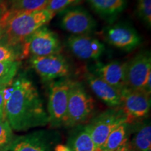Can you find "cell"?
Returning a JSON list of instances; mask_svg holds the SVG:
<instances>
[{
    "label": "cell",
    "mask_w": 151,
    "mask_h": 151,
    "mask_svg": "<svg viewBox=\"0 0 151 151\" xmlns=\"http://www.w3.org/2000/svg\"><path fill=\"white\" fill-rule=\"evenodd\" d=\"M8 92L4 112L12 129L24 132L49 124L48 112L32 81L21 76L8 86Z\"/></svg>",
    "instance_id": "1"
},
{
    "label": "cell",
    "mask_w": 151,
    "mask_h": 151,
    "mask_svg": "<svg viewBox=\"0 0 151 151\" xmlns=\"http://www.w3.org/2000/svg\"><path fill=\"white\" fill-rule=\"evenodd\" d=\"M54 16L46 9L24 12L6 11L0 18L6 43L13 47L23 43L39 28L46 26Z\"/></svg>",
    "instance_id": "2"
},
{
    "label": "cell",
    "mask_w": 151,
    "mask_h": 151,
    "mask_svg": "<svg viewBox=\"0 0 151 151\" xmlns=\"http://www.w3.org/2000/svg\"><path fill=\"white\" fill-rule=\"evenodd\" d=\"M95 103L78 81H71L68 96L67 113L64 122L66 127H77L88 121L94 111Z\"/></svg>",
    "instance_id": "3"
},
{
    "label": "cell",
    "mask_w": 151,
    "mask_h": 151,
    "mask_svg": "<svg viewBox=\"0 0 151 151\" xmlns=\"http://www.w3.org/2000/svg\"><path fill=\"white\" fill-rule=\"evenodd\" d=\"M62 46L53 31L46 26L39 28L22 43L20 59L27 57H42L60 54Z\"/></svg>",
    "instance_id": "4"
},
{
    "label": "cell",
    "mask_w": 151,
    "mask_h": 151,
    "mask_svg": "<svg viewBox=\"0 0 151 151\" xmlns=\"http://www.w3.org/2000/svg\"><path fill=\"white\" fill-rule=\"evenodd\" d=\"M125 122H129L127 117L119 106L101 113L86 125L95 146L101 149L111 132Z\"/></svg>",
    "instance_id": "5"
},
{
    "label": "cell",
    "mask_w": 151,
    "mask_h": 151,
    "mask_svg": "<svg viewBox=\"0 0 151 151\" xmlns=\"http://www.w3.org/2000/svg\"><path fill=\"white\" fill-rule=\"evenodd\" d=\"M70 83L71 80L62 78L51 82L49 86L48 115L49 124L52 127H59L64 124Z\"/></svg>",
    "instance_id": "6"
},
{
    "label": "cell",
    "mask_w": 151,
    "mask_h": 151,
    "mask_svg": "<svg viewBox=\"0 0 151 151\" xmlns=\"http://www.w3.org/2000/svg\"><path fill=\"white\" fill-rule=\"evenodd\" d=\"M30 65L43 82L65 78L71 73L70 65L61 54L31 57Z\"/></svg>",
    "instance_id": "7"
},
{
    "label": "cell",
    "mask_w": 151,
    "mask_h": 151,
    "mask_svg": "<svg viewBox=\"0 0 151 151\" xmlns=\"http://www.w3.org/2000/svg\"><path fill=\"white\" fill-rule=\"evenodd\" d=\"M120 107L127 117L129 123L142 121L150 109V95L142 90L125 88L121 91Z\"/></svg>",
    "instance_id": "8"
},
{
    "label": "cell",
    "mask_w": 151,
    "mask_h": 151,
    "mask_svg": "<svg viewBox=\"0 0 151 151\" xmlns=\"http://www.w3.org/2000/svg\"><path fill=\"white\" fill-rule=\"evenodd\" d=\"M151 73L150 52H141L126 62L125 83L128 88L142 90L145 81Z\"/></svg>",
    "instance_id": "9"
},
{
    "label": "cell",
    "mask_w": 151,
    "mask_h": 151,
    "mask_svg": "<svg viewBox=\"0 0 151 151\" xmlns=\"http://www.w3.org/2000/svg\"><path fill=\"white\" fill-rule=\"evenodd\" d=\"M60 25L72 35H88L97 27V23L89 13L83 8H73L65 11Z\"/></svg>",
    "instance_id": "10"
},
{
    "label": "cell",
    "mask_w": 151,
    "mask_h": 151,
    "mask_svg": "<svg viewBox=\"0 0 151 151\" xmlns=\"http://www.w3.org/2000/svg\"><path fill=\"white\" fill-rule=\"evenodd\" d=\"M66 43L76 58L83 60H97L105 50L104 45L101 41L89 35H71Z\"/></svg>",
    "instance_id": "11"
},
{
    "label": "cell",
    "mask_w": 151,
    "mask_h": 151,
    "mask_svg": "<svg viewBox=\"0 0 151 151\" xmlns=\"http://www.w3.org/2000/svg\"><path fill=\"white\" fill-rule=\"evenodd\" d=\"M104 39L109 44L125 51L133 50L141 42L137 32L131 26L122 23L106 28L104 31Z\"/></svg>",
    "instance_id": "12"
},
{
    "label": "cell",
    "mask_w": 151,
    "mask_h": 151,
    "mask_svg": "<svg viewBox=\"0 0 151 151\" xmlns=\"http://www.w3.org/2000/svg\"><path fill=\"white\" fill-rule=\"evenodd\" d=\"M125 67L126 62H97L93 66L92 73L113 88L122 91L127 88L125 83Z\"/></svg>",
    "instance_id": "13"
},
{
    "label": "cell",
    "mask_w": 151,
    "mask_h": 151,
    "mask_svg": "<svg viewBox=\"0 0 151 151\" xmlns=\"http://www.w3.org/2000/svg\"><path fill=\"white\" fill-rule=\"evenodd\" d=\"M85 78L90 89L100 100L110 108L120 106L121 104V91L110 86L91 71L86 70Z\"/></svg>",
    "instance_id": "14"
},
{
    "label": "cell",
    "mask_w": 151,
    "mask_h": 151,
    "mask_svg": "<svg viewBox=\"0 0 151 151\" xmlns=\"http://www.w3.org/2000/svg\"><path fill=\"white\" fill-rule=\"evenodd\" d=\"M9 151H52L43 132L14 137Z\"/></svg>",
    "instance_id": "15"
},
{
    "label": "cell",
    "mask_w": 151,
    "mask_h": 151,
    "mask_svg": "<svg viewBox=\"0 0 151 151\" xmlns=\"http://www.w3.org/2000/svg\"><path fill=\"white\" fill-rule=\"evenodd\" d=\"M133 123L125 122L118 126L109 135L101 149L111 151H128Z\"/></svg>",
    "instance_id": "16"
},
{
    "label": "cell",
    "mask_w": 151,
    "mask_h": 151,
    "mask_svg": "<svg viewBox=\"0 0 151 151\" xmlns=\"http://www.w3.org/2000/svg\"><path fill=\"white\" fill-rule=\"evenodd\" d=\"M132 139L129 140L128 151H146L151 150V126L148 121L133 123Z\"/></svg>",
    "instance_id": "17"
},
{
    "label": "cell",
    "mask_w": 151,
    "mask_h": 151,
    "mask_svg": "<svg viewBox=\"0 0 151 151\" xmlns=\"http://www.w3.org/2000/svg\"><path fill=\"white\" fill-rule=\"evenodd\" d=\"M71 134L67 146L70 151H97L87 125L77 126Z\"/></svg>",
    "instance_id": "18"
},
{
    "label": "cell",
    "mask_w": 151,
    "mask_h": 151,
    "mask_svg": "<svg viewBox=\"0 0 151 151\" xmlns=\"http://www.w3.org/2000/svg\"><path fill=\"white\" fill-rule=\"evenodd\" d=\"M96 12L104 17H114L123 11L125 0H88Z\"/></svg>",
    "instance_id": "19"
},
{
    "label": "cell",
    "mask_w": 151,
    "mask_h": 151,
    "mask_svg": "<svg viewBox=\"0 0 151 151\" xmlns=\"http://www.w3.org/2000/svg\"><path fill=\"white\" fill-rule=\"evenodd\" d=\"M49 0H14L11 11L24 12L46 9Z\"/></svg>",
    "instance_id": "20"
},
{
    "label": "cell",
    "mask_w": 151,
    "mask_h": 151,
    "mask_svg": "<svg viewBox=\"0 0 151 151\" xmlns=\"http://www.w3.org/2000/svg\"><path fill=\"white\" fill-rule=\"evenodd\" d=\"M18 61L0 62V84H9L14 81L18 72Z\"/></svg>",
    "instance_id": "21"
},
{
    "label": "cell",
    "mask_w": 151,
    "mask_h": 151,
    "mask_svg": "<svg viewBox=\"0 0 151 151\" xmlns=\"http://www.w3.org/2000/svg\"><path fill=\"white\" fill-rule=\"evenodd\" d=\"M14 139L13 129L6 119L0 120V151H9Z\"/></svg>",
    "instance_id": "22"
},
{
    "label": "cell",
    "mask_w": 151,
    "mask_h": 151,
    "mask_svg": "<svg viewBox=\"0 0 151 151\" xmlns=\"http://www.w3.org/2000/svg\"><path fill=\"white\" fill-rule=\"evenodd\" d=\"M82 0H49L46 9L54 15L67 10L69 7L74 6Z\"/></svg>",
    "instance_id": "23"
},
{
    "label": "cell",
    "mask_w": 151,
    "mask_h": 151,
    "mask_svg": "<svg viewBox=\"0 0 151 151\" xmlns=\"http://www.w3.org/2000/svg\"><path fill=\"white\" fill-rule=\"evenodd\" d=\"M137 12L141 20L149 27L151 26V0H139Z\"/></svg>",
    "instance_id": "24"
},
{
    "label": "cell",
    "mask_w": 151,
    "mask_h": 151,
    "mask_svg": "<svg viewBox=\"0 0 151 151\" xmlns=\"http://www.w3.org/2000/svg\"><path fill=\"white\" fill-rule=\"evenodd\" d=\"M18 53L14 47L6 43H0V62L18 61Z\"/></svg>",
    "instance_id": "25"
},
{
    "label": "cell",
    "mask_w": 151,
    "mask_h": 151,
    "mask_svg": "<svg viewBox=\"0 0 151 151\" xmlns=\"http://www.w3.org/2000/svg\"><path fill=\"white\" fill-rule=\"evenodd\" d=\"M9 84H0V120L6 119L4 112L6 102L5 94L6 90Z\"/></svg>",
    "instance_id": "26"
},
{
    "label": "cell",
    "mask_w": 151,
    "mask_h": 151,
    "mask_svg": "<svg viewBox=\"0 0 151 151\" xmlns=\"http://www.w3.org/2000/svg\"><path fill=\"white\" fill-rule=\"evenodd\" d=\"M54 151H70V150L67 146L60 144L55 147Z\"/></svg>",
    "instance_id": "27"
},
{
    "label": "cell",
    "mask_w": 151,
    "mask_h": 151,
    "mask_svg": "<svg viewBox=\"0 0 151 151\" xmlns=\"http://www.w3.org/2000/svg\"><path fill=\"white\" fill-rule=\"evenodd\" d=\"M4 37V30L2 26L0 24V40H1Z\"/></svg>",
    "instance_id": "28"
},
{
    "label": "cell",
    "mask_w": 151,
    "mask_h": 151,
    "mask_svg": "<svg viewBox=\"0 0 151 151\" xmlns=\"http://www.w3.org/2000/svg\"><path fill=\"white\" fill-rule=\"evenodd\" d=\"M4 14L3 13V9L1 8V7H0V18H1V16H2V14Z\"/></svg>",
    "instance_id": "29"
},
{
    "label": "cell",
    "mask_w": 151,
    "mask_h": 151,
    "mask_svg": "<svg viewBox=\"0 0 151 151\" xmlns=\"http://www.w3.org/2000/svg\"><path fill=\"white\" fill-rule=\"evenodd\" d=\"M97 151H111V150H104V149H98Z\"/></svg>",
    "instance_id": "30"
},
{
    "label": "cell",
    "mask_w": 151,
    "mask_h": 151,
    "mask_svg": "<svg viewBox=\"0 0 151 151\" xmlns=\"http://www.w3.org/2000/svg\"><path fill=\"white\" fill-rule=\"evenodd\" d=\"M1 0H0V4H1Z\"/></svg>",
    "instance_id": "31"
},
{
    "label": "cell",
    "mask_w": 151,
    "mask_h": 151,
    "mask_svg": "<svg viewBox=\"0 0 151 151\" xmlns=\"http://www.w3.org/2000/svg\"><path fill=\"white\" fill-rule=\"evenodd\" d=\"M146 151H151V150H146Z\"/></svg>",
    "instance_id": "32"
}]
</instances>
